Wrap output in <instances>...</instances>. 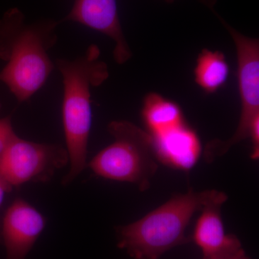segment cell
I'll return each instance as SVG.
<instances>
[{
  "instance_id": "obj_1",
  "label": "cell",
  "mask_w": 259,
  "mask_h": 259,
  "mask_svg": "<svg viewBox=\"0 0 259 259\" xmlns=\"http://www.w3.org/2000/svg\"><path fill=\"white\" fill-rule=\"evenodd\" d=\"M58 25L54 20L26 23L17 9L7 12L0 20V59L6 63L0 81L18 102L30 100L55 69L49 52L57 42Z\"/></svg>"
},
{
  "instance_id": "obj_2",
  "label": "cell",
  "mask_w": 259,
  "mask_h": 259,
  "mask_svg": "<svg viewBox=\"0 0 259 259\" xmlns=\"http://www.w3.org/2000/svg\"><path fill=\"white\" fill-rule=\"evenodd\" d=\"M97 45L90 46L74 60L57 59L55 66L64 84L62 116L70 169L62 185L71 183L86 168L92 126L91 89L102 84L110 76L106 63L100 59Z\"/></svg>"
},
{
  "instance_id": "obj_3",
  "label": "cell",
  "mask_w": 259,
  "mask_h": 259,
  "mask_svg": "<svg viewBox=\"0 0 259 259\" xmlns=\"http://www.w3.org/2000/svg\"><path fill=\"white\" fill-rule=\"evenodd\" d=\"M226 195L214 190L176 194L139 221L117 227V247L134 259H160L172 248L190 243L185 232L194 213Z\"/></svg>"
},
{
  "instance_id": "obj_4",
  "label": "cell",
  "mask_w": 259,
  "mask_h": 259,
  "mask_svg": "<svg viewBox=\"0 0 259 259\" xmlns=\"http://www.w3.org/2000/svg\"><path fill=\"white\" fill-rule=\"evenodd\" d=\"M107 130L113 143L92 159L91 169L107 180L129 182L141 191L148 190L158 167L151 135L126 120L112 121Z\"/></svg>"
},
{
  "instance_id": "obj_5",
  "label": "cell",
  "mask_w": 259,
  "mask_h": 259,
  "mask_svg": "<svg viewBox=\"0 0 259 259\" xmlns=\"http://www.w3.org/2000/svg\"><path fill=\"white\" fill-rule=\"evenodd\" d=\"M217 16L236 46L241 110L238 127L231 139L227 141L214 139L206 145L204 156L206 161L209 163L226 154L235 145L248 139L253 122L259 117L258 39L245 36L232 28L219 15Z\"/></svg>"
},
{
  "instance_id": "obj_6",
  "label": "cell",
  "mask_w": 259,
  "mask_h": 259,
  "mask_svg": "<svg viewBox=\"0 0 259 259\" xmlns=\"http://www.w3.org/2000/svg\"><path fill=\"white\" fill-rule=\"evenodd\" d=\"M69 162L66 148L38 144L15 136L0 155V175L12 187L47 182Z\"/></svg>"
},
{
  "instance_id": "obj_7",
  "label": "cell",
  "mask_w": 259,
  "mask_h": 259,
  "mask_svg": "<svg viewBox=\"0 0 259 259\" xmlns=\"http://www.w3.org/2000/svg\"><path fill=\"white\" fill-rule=\"evenodd\" d=\"M45 226L40 212L23 199H15L5 213L0 231L6 259H26Z\"/></svg>"
},
{
  "instance_id": "obj_8",
  "label": "cell",
  "mask_w": 259,
  "mask_h": 259,
  "mask_svg": "<svg viewBox=\"0 0 259 259\" xmlns=\"http://www.w3.org/2000/svg\"><path fill=\"white\" fill-rule=\"evenodd\" d=\"M64 20L81 24L110 37L115 42L112 53L117 64H125L132 57L119 20L116 0H75Z\"/></svg>"
},
{
  "instance_id": "obj_9",
  "label": "cell",
  "mask_w": 259,
  "mask_h": 259,
  "mask_svg": "<svg viewBox=\"0 0 259 259\" xmlns=\"http://www.w3.org/2000/svg\"><path fill=\"white\" fill-rule=\"evenodd\" d=\"M228 196L204 205L196 223L191 241L202 250L203 259L233 254L243 249L238 237L226 234L221 216V207Z\"/></svg>"
},
{
  "instance_id": "obj_10",
  "label": "cell",
  "mask_w": 259,
  "mask_h": 259,
  "mask_svg": "<svg viewBox=\"0 0 259 259\" xmlns=\"http://www.w3.org/2000/svg\"><path fill=\"white\" fill-rule=\"evenodd\" d=\"M158 161L163 164L188 171L200 156L201 143L197 133L186 122L165 132L151 136Z\"/></svg>"
},
{
  "instance_id": "obj_11",
  "label": "cell",
  "mask_w": 259,
  "mask_h": 259,
  "mask_svg": "<svg viewBox=\"0 0 259 259\" xmlns=\"http://www.w3.org/2000/svg\"><path fill=\"white\" fill-rule=\"evenodd\" d=\"M142 118L151 136L182 125L185 122L179 105L156 93L148 94L143 105Z\"/></svg>"
},
{
  "instance_id": "obj_12",
  "label": "cell",
  "mask_w": 259,
  "mask_h": 259,
  "mask_svg": "<svg viewBox=\"0 0 259 259\" xmlns=\"http://www.w3.org/2000/svg\"><path fill=\"white\" fill-rule=\"evenodd\" d=\"M229 72V65L222 52L204 49L197 59L194 80L206 93L212 94L225 84Z\"/></svg>"
},
{
  "instance_id": "obj_13",
  "label": "cell",
  "mask_w": 259,
  "mask_h": 259,
  "mask_svg": "<svg viewBox=\"0 0 259 259\" xmlns=\"http://www.w3.org/2000/svg\"><path fill=\"white\" fill-rule=\"evenodd\" d=\"M15 136L10 117L0 119V155Z\"/></svg>"
},
{
  "instance_id": "obj_14",
  "label": "cell",
  "mask_w": 259,
  "mask_h": 259,
  "mask_svg": "<svg viewBox=\"0 0 259 259\" xmlns=\"http://www.w3.org/2000/svg\"><path fill=\"white\" fill-rule=\"evenodd\" d=\"M252 144V152L250 158L258 160L259 157V117L253 122L250 129L249 138Z\"/></svg>"
},
{
  "instance_id": "obj_15",
  "label": "cell",
  "mask_w": 259,
  "mask_h": 259,
  "mask_svg": "<svg viewBox=\"0 0 259 259\" xmlns=\"http://www.w3.org/2000/svg\"><path fill=\"white\" fill-rule=\"evenodd\" d=\"M13 187L0 175V205L4 200L5 194L10 192Z\"/></svg>"
},
{
  "instance_id": "obj_16",
  "label": "cell",
  "mask_w": 259,
  "mask_h": 259,
  "mask_svg": "<svg viewBox=\"0 0 259 259\" xmlns=\"http://www.w3.org/2000/svg\"><path fill=\"white\" fill-rule=\"evenodd\" d=\"M209 259H250V257L245 253L244 249L239 250L233 254L222 255V256L214 257V258Z\"/></svg>"
},
{
  "instance_id": "obj_17",
  "label": "cell",
  "mask_w": 259,
  "mask_h": 259,
  "mask_svg": "<svg viewBox=\"0 0 259 259\" xmlns=\"http://www.w3.org/2000/svg\"><path fill=\"white\" fill-rule=\"evenodd\" d=\"M164 1H166V2H167V3H174V2L175 1V0H164Z\"/></svg>"
},
{
  "instance_id": "obj_18",
  "label": "cell",
  "mask_w": 259,
  "mask_h": 259,
  "mask_svg": "<svg viewBox=\"0 0 259 259\" xmlns=\"http://www.w3.org/2000/svg\"><path fill=\"white\" fill-rule=\"evenodd\" d=\"M0 107H1V105H0Z\"/></svg>"
}]
</instances>
